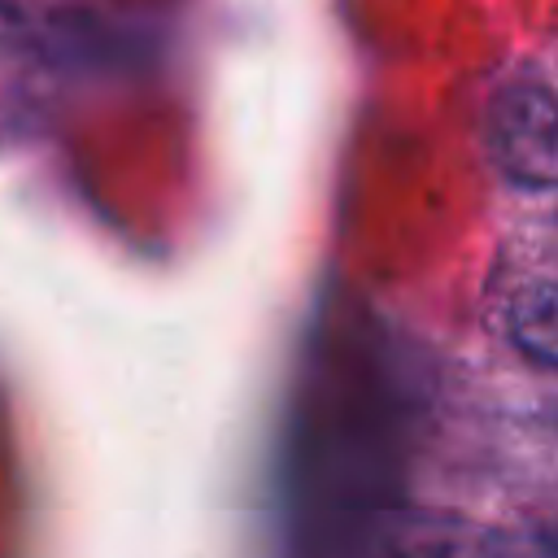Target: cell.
<instances>
[{
  "label": "cell",
  "instance_id": "1",
  "mask_svg": "<svg viewBox=\"0 0 558 558\" xmlns=\"http://www.w3.org/2000/svg\"><path fill=\"white\" fill-rule=\"evenodd\" d=\"M488 161L510 187L549 192L558 179V135H554V92L541 78H514L493 92L484 113Z\"/></svg>",
  "mask_w": 558,
  "mask_h": 558
},
{
  "label": "cell",
  "instance_id": "2",
  "mask_svg": "<svg viewBox=\"0 0 558 558\" xmlns=\"http://www.w3.org/2000/svg\"><path fill=\"white\" fill-rule=\"evenodd\" d=\"M4 31L48 61H113L135 48V26H122L96 0H4Z\"/></svg>",
  "mask_w": 558,
  "mask_h": 558
},
{
  "label": "cell",
  "instance_id": "3",
  "mask_svg": "<svg viewBox=\"0 0 558 558\" xmlns=\"http://www.w3.org/2000/svg\"><path fill=\"white\" fill-rule=\"evenodd\" d=\"M558 296H554V279H532L523 283L510 305H506V336L510 344L536 366L549 371L558 357Z\"/></svg>",
  "mask_w": 558,
  "mask_h": 558
}]
</instances>
